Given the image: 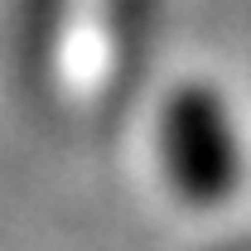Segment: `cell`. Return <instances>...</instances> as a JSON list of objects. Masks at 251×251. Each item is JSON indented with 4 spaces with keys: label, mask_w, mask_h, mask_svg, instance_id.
I'll use <instances>...</instances> for the list:
<instances>
[{
    "label": "cell",
    "mask_w": 251,
    "mask_h": 251,
    "mask_svg": "<svg viewBox=\"0 0 251 251\" xmlns=\"http://www.w3.org/2000/svg\"><path fill=\"white\" fill-rule=\"evenodd\" d=\"M169 174L198 203H218L242 184V135L227 101L208 87H184L164 121Z\"/></svg>",
    "instance_id": "1"
}]
</instances>
